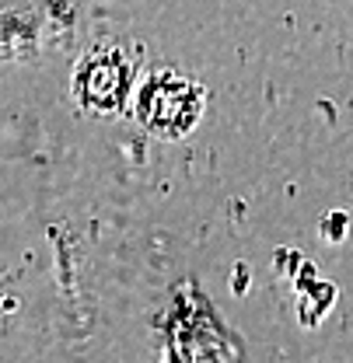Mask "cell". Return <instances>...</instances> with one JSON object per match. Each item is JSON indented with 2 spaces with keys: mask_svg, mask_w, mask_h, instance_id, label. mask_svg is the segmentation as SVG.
I'll return each mask as SVG.
<instances>
[{
  "mask_svg": "<svg viewBox=\"0 0 353 363\" xmlns=\"http://www.w3.org/2000/svg\"><path fill=\"white\" fill-rule=\"evenodd\" d=\"M126 88H130V67L123 63L119 52H98L81 63L77 70V101L98 112V116H112L123 108L126 101Z\"/></svg>",
  "mask_w": 353,
  "mask_h": 363,
  "instance_id": "cell-2",
  "label": "cell"
},
{
  "mask_svg": "<svg viewBox=\"0 0 353 363\" xmlns=\"http://www.w3.org/2000/svg\"><path fill=\"white\" fill-rule=\"evenodd\" d=\"M200 108H203V94L192 81L175 77V74H158L140 91L136 116L151 133L175 140V136H185L196 126Z\"/></svg>",
  "mask_w": 353,
  "mask_h": 363,
  "instance_id": "cell-1",
  "label": "cell"
}]
</instances>
